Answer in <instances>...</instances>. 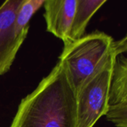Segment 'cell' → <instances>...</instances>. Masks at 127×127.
<instances>
[{"label":"cell","instance_id":"1","mask_svg":"<svg viewBox=\"0 0 127 127\" xmlns=\"http://www.w3.org/2000/svg\"><path fill=\"white\" fill-rule=\"evenodd\" d=\"M10 127H76V95L60 62L21 100Z\"/></svg>","mask_w":127,"mask_h":127},{"label":"cell","instance_id":"2","mask_svg":"<svg viewBox=\"0 0 127 127\" xmlns=\"http://www.w3.org/2000/svg\"><path fill=\"white\" fill-rule=\"evenodd\" d=\"M127 50V36L115 41L112 51L76 92V127H93L106 115L114 65L117 57Z\"/></svg>","mask_w":127,"mask_h":127},{"label":"cell","instance_id":"3","mask_svg":"<svg viewBox=\"0 0 127 127\" xmlns=\"http://www.w3.org/2000/svg\"><path fill=\"white\" fill-rule=\"evenodd\" d=\"M115 41L107 33L95 31L64 45L59 57L75 93L102 61L112 51Z\"/></svg>","mask_w":127,"mask_h":127},{"label":"cell","instance_id":"4","mask_svg":"<svg viewBox=\"0 0 127 127\" xmlns=\"http://www.w3.org/2000/svg\"><path fill=\"white\" fill-rule=\"evenodd\" d=\"M22 0H7L0 5V77L8 72L28 33H20L14 21Z\"/></svg>","mask_w":127,"mask_h":127},{"label":"cell","instance_id":"5","mask_svg":"<svg viewBox=\"0 0 127 127\" xmlns=\"http://www.w3.org/2000/svg\"><path fill=\"white\" fill-rule=\"evenodd\" d=\"M106 116L116 127H127V59L124 54H119L114 65Z\"/></svg>","mask_w":127,"mask_h":127},{"label":"cell","instance_id":"6","mask_svg":"<svg viewBox=\"0 0 127 127\" xmlns=\"http://www.w3.org/2000/svg\"><path fill=\"white\" fill-rule=\"evenodd\" d=\"M77 0H45L42 7L47 31L60 39L64 45L70 42L69 35Z\"/></svg>","mask_w":127,"mask_h":127},{"label":"cell","instance_id":"7","mask_svg":"<svg viewBox=\"0 0 127 127\" xmlns=\"http://www.w3.org/2000/svg\"><path fill=\"white\" fill-rule=\"evenodd\" d=\"M106 1V0H77L69 35L70 42L85 35L89 21Z\"/></svg>","mask_w":127,"mask_h":127},{"label":"cell","instance_id":"8","mask_svg":"<svg viewBox=\"0 0 127 127\" xmlns=\"http://www.w3.org/2000/svg\"><path fill=\"white\" fill-rule=\"evenodd\" d=\"M45 0H22L14 21V27L20 33H28L29 22L35 13L42 7Z\"/></svg>","mask_w":127,"mask_h":127}]
</instances>
